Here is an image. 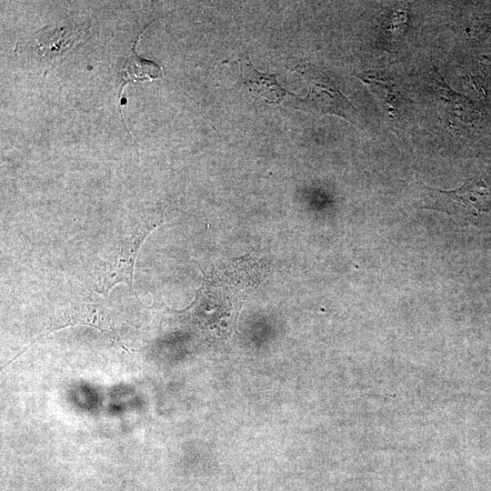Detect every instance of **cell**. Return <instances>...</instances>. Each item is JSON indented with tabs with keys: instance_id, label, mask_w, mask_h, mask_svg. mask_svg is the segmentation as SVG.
Instances as JSON below:
<instances>
[{
	"instance_id": "4",
	"label": "cell",
	"mask_w": 491,
	"mask_h": 491,
	"mask_svg": "<svg viewBox=\"0 0 491 491\" xmlns=\"http://www.w3.org/2000/svg\"><path fill=\"white\" fill-rule=\"evenodd\" d=\"M238 61L240 74L235 86L245 87L271 104H280L286 95H293L278 84L275 75L257 71L253 66L247 53L240 54Z\"/></svg>"
},
{
	"instance_id": "5",
	"label": "cell",
	"mask_w": 491,
	"mask_h": 491,
	"mask_svg": "<svg viewBox=\"0 0 491 491\" xmlns=\"http://www.w3.org/2000/svg\"><path fill=\"white\" fill-rule=\"evenodd\" d=\"M162 77V68L152 61L139 57L134 49L123 66L122 79L124 85L128 82L151 81Z\"/></svg>"
},
{
	"instance_id": "2",
	"label": "cell",
	"mask_w": 491,
	"mask_h": 491,
	"mask_svg": "<svg viewBox=\"0 0 491 491\" xmlns=\"http://www.w3.org/2000/svg\"><path fill=\"white\" fill-rule=\"evenodd\" d=\"M428 190V207L446 213L456 221L491 213V175L477 177L455 190Z\"/></svg>"
},
{
	"instance_id": "3",
	"label": "cell",
	"mask_w": 491,
	"mask_h": 491,
	"mask_svg": "<svg viewBox=\"0 0 491 491\" xmlns=\"http://www.w3.org/2000/svg\"><path fill=\"white\" fill-rule=\"evenodd\" d=\"M309 86L308 95L298 108L316 114H330L356 124V110L343 95L328 74L319 67L307 65L300 69Z\"/></svg>"
},
{
	"instance_id": "1",
	"label": "cell",
	"mask_w": 491,
	"mask_h": 491,
	"mask_svg": "<svg viewBox=\"0 0 491 491\" xmlns=\"http://www.w3.org/2000/svg\"><path fill=\"white\" fill-rule=\"evenodd\" d=\"M163 223V215L135 222L124 230L106 250L95 270V286L105 296L118 283L133 289V271L138 250L145 238Z\"/></svg>"
},
{
	"instance_id": "6",
	"label": "cell",
	"mask_w": 491,
	"mask_h": 491,
	"mask_svg": "<svg viewBox=\"0 0 491 491\" xmlns=\"http://www.w3.org/2000/svg\"><path fill=\"white\" fill-rule=\"evenodd\" d=\"M78 33L68 26L45 33L37 40L39 52L45 56H55L68 50Z\"/></svg>"
}]
</instances>
